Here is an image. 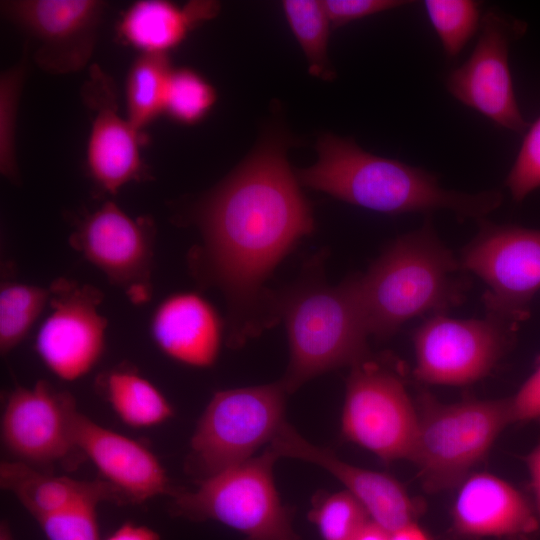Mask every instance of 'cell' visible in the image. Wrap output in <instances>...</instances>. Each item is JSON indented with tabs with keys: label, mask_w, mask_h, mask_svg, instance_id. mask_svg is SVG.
<instances>
[{
	"label": "cell",
	"mask_w": 540,
	"mask_h": 540,
	"mask_svg": "<svg viewBox=\"0 0 540 540\" xmlns=\"http://www.w3.org/2000/svg\"><path fill=\"white\" fill-rule=\"evenodd\" d=\"M202 242L190 253L196 277L228 308V342L241 345L274 322L265 282L314 229L311 206L278 138H268L192 210Z\"/></svg>",
	"instance_id": "1"
},
{
	"label": "cell",
	"mask_w": 540,
	"mask_h": 540,
	"mask_svg": "<svg viewBox=\"0 0 540 540\" xmlns=\"http://www.w3.org/2000/svg\"><path fill=\"white\" fill-rule=\"evenodd\" d=\"M318 159L297 173L300 184L349 204L398 215L449 210L458 218L484 219L502 203L497 190L465 193L443 188L429 171L369 153L354 140L324 134Z\"/></svg>",
	"instance_id": "2"
},
{
	"label": "cell",
	"mask_w": 540,
	"mask_h": 540,
	"mask_svg": "<svg viewBox=\"0 0 540 540\" xmlns=\"http://www.w3.org/2000/svg\"><path fill=\"white\" fill-rule=\"evenodd\" d=\"M464 272L428 219L398 237L364 274L353 276L369 335L386 339L414 318L447 314L465 299Z\"/></svg>",
	"instance_id": "3"
},
{
	"label": "cell",
	"mask_w": 540,
	"mask_h": 540,
	"mask_svg": "<svg viewBox=\"0 0 540 540\" xmlns=\"http://www.w3.org/2000/svg\"><path fill=\"white\" fill-rule=\"evenodd\" d=\"M287 330L290 361L281 380L287 393L312 378L368 357V337L353 276L330 286L315 274L276 298Z\"/></svg>",
	"instance_id": "4"
},
{
	"label": "cell",
	"mask_w": 540,
	"mask_h": 540,
	"mask_svg": "<svg viewBox=\"0 0 540 540\" xmlns=\"http://www.w3.org/2000/svg\"><path fill=\"white\" fill-rule=\"evenodd\" d=\"M417 410L418 429L410 461L429 493L458 487L512 424L509 398L445 404L422 393Z\"/></svg>",
	"instance_id": "5"
},
{
	"label": "cell",
	"mask_w": 540,
	"mask_h": 540,
	"mask_svg": "<svg viewBox=\"0 0 540 540\" xmlns=\"http://www.w3.org/2000/svg\"><path fill=\"white\" fill-rule=\"evenodd\" d=\"M277 459L267 448L261 456L199 480L194 490L176 491L170 511L192 521H218L245 540H300L292 512L282 504L274 484Z\"/></svg>",
	"instance_id": "6"
},
{
	"label": "cell",
	"mask_w": 540,
	"mask_h": 540,
	"mask_svg": "<svg viewBox=\"0 0 540 540\" xmlns=\"http://www.w3.org/2000/svg\"><path fill=\"white\" fill-rule=\"evenodd\" d=\"M286 393L281 381L216 392L191 438L189 472L203 480L250 459L285 421Z\"/></svg>",
	"instance_id": "7"
},
{
	"label": "cell",
	"mask_w": 540,
	"mask_h": 540,
	"mask_svg": "<svg viewBox=\"0 0 540 540\" xmlns=\"http://www.w3.org/2000/svg\"><path fill=\"white\" fill-rule=\"evenodd\" d=\"M343 435L385 462L410 460L418 410L400 376L369 357L351 367L342 411Z\"/></svg>",
	"instance_id": "8"
},
{
	"label": "cell",
	"mask_w": 540,
	"mask_h": 540,
	"mask_svg": "<svg viewBox=\"0 0 540 540\" xmlns=\"http://www.w3.org/2000/svg\"><path fill=\"white\" fill-rule=\"evenodd\" d=\"M480 230L463 248V269L485 284L488 315L515 325L529 315L540 290V230L479 220Z\"/></svg>",
	"instance_id": "9"
},
{
	"label": "cell",
	"mask_w": 540,
	"mask_h": 540,
	"mask_svg": "<svg viewBox=\"0 0 540 540\" xmlns=\"http://www.w3.org/2000/svg\"><path fill=\"white\" fill-rule=\"evenodd\" d=\"M514 325L486 318H426L412 336L417 380L446 386H464L486 377L508 349Z\"/></svg>",
	"instance_id": "10"
},
{
	"label": "cell",
	"mask_w": 540,
	"mask_h": 540,
	"mask_svg": "<svg viewBox=\"0 0 540 540\" xmlns=\"http://www.w3.org/2000/svg\"><path fill=\"white\" fill-rule=\"evenodd\" d=\"M526 30V22L489 10L482 16L473 52L445 81L455 99L514 133H525L529 123L515 96L509 52Z\"/></svg>",
	"instance_id": "11"
},
{
	"label": "cell",
	"mask_w": 540,
	"mask_h": 540,
	"mask_svg": "<svg viewBox=\"0 0 540 540\" xmlns=\"http://www.w3.org/2000/svg\"><path fill=\"white\" fill-rule=\"evenodd\" d=\"M155 232L148 217L132 218L115 202L106 201L78 223L69 243L132 302L143 303L152 292Z\"/></svg>",
	"instance_id": "12"
},
{
	"label": "cell",
	"mask_w": 540,
	"mask_h": 540,
	"mask_svg": "<svg viewBox=\"0 0 540 540\" xmlns=\"http://www.w3.org/2000/svg\"><path fill=\"white\" fill-rule=\"evenodd\" d=\"M49 288L52 310L38 330L35 350L54 375L74 381L88 374L103 354L108 326L98 310L103 294L65 278Z\"/></svg>",
	"instance_id": "13"
},
{
	"label": "cell",
	"mask_w": 540,
	"mask_h": 540,
	"mask_svg": "<svg viewBox=\"0 0 540 540\" xmlns=\"http://www.w3.org/2000/svg\"><path fill=\"white\" fill-rule=\"evenodd\" d=\"M105 6L99 0H6L1 12L29 38L41 69L65 75L90 61Z\"/></svg>",
	"instance_id": "14"
},
{
	"label": "cell",
	"mask_w": 540,
	"mask_h": 540,
	"mask_svg": "<svg viewBox=\"0 0 540 540\" xmlns=\"http://www.w3.org/2000/svg\"><path fill=\"white\" fill-rule=\"evenodd\" d=\"M77 411L73 396L46 380L31 388L16 387L1 417V439L17 461L44 467L68 460L76 452L72 435Z\"/></svg>",
	"instance_id": "15"
},
{
	"label": "cell",
	"mask_w": 540,
	"mask_h": 540,
	"mask_svg": "<svg viewBox=\"0 0 540 540\" xmlns=\"http://www.w3.org/2000/svg\"><path fill=\"white\" fill-rule=\"evenodd\" d=\"M83 95L94 116L87 142L86 163L91 179L111 195L126 184L148 178L140 152V132L118 110L112 79L91 67Z\"/></svg>",
	"instance_id": "16"
},
{
	"label": "cell",
	"mask_w": 540,
	"mask_h": 540,
	"mask_svg": "<svg viewBox=\"0 0 540 540\" xmlns=\"http://www.w3.org/2000/svg\"><path fill=\"white\" fill-rule=\"evenodd\" d=\"M269 448L278 457L300 459L328 471L363 505L370 519L390 533L415 522L417 505L399 481L341 460L331 450L308 442L287 422L280 426Z\"/></svg>",
	"instance_id": "17"
},
{
	"label": "cell",
	"mask_w": 540,
	"mask_h": 540,
	"mask_svg": "<svg viewBox=\"0 0 540 540\" xmlns=\"http://www.w3.org/2000/svg\"><path fill=\"white\" fill-rule=\"evenodd\" d=\"M72 435L78 451L92 461L124 504L177 491L155 454L140 442L97 424L78 410Z\"/></svg>",
	"instance_id": "18"
},
{
	"label": "cell",
	"mask_w": 540,
	"mask_h": 540,
	"mask_svg": "<svg viewBox=\"0 0 540 540\" xmlns=\"http://www.w3.org/2000/svg\"><path fill=\"white\" fill-rule=\"evenodd\" d=\"M454 529L468 537H521L539 527L534 506L506 480L471 473L459 486L452 507Z\"/></svg>",
	"instance_id": "19"
},
{
	"label": "cell",
	"mask_w": 540,
	"mask_h": 540,
	"mask_svg": "<svg viewBox=\"0 0 540 540\" xmlns=\"http://www.w3.org/2000/svg\"><path fill=\"white\" fill-rule=\"evenodd\" d=\"M222 330L215 308L194 292H179L165 298L150 323L151 336L166 356L200 368L215 363Z\"/></svg>",
	"instance_id": "20"
},
{
	"label": "cell",
	"mask_w": 540,
	"mask_h": 540,
	"mask_svg": "<svg viewBox=\"0 0 540 540\" xmlns=\"http://www.w3.org/2000/svg\"><path fill=\"white\" fill-rule=\"evenodd\" d=\"M218 10L213 1H191L181 7L166 0H139L125 10L117 30L140 54L168 55L191 29L213 18Z\"/></svg>",
	"instance_id": "21"
},
{
	"label": "cell",
	"mask_w": 540,
	"mask_h": 540,
	"mask_svg": "<svg viewBox=\"0 0 540 540\" xmlns=\"http://www.w3.org/2000/svg\"><path fill=\"white\" fill-rule=\"evenodd\" d=\"M0 485L36 520L85 500L124 504L121 495L104 480L80 481L54 476L20 461L1 463Z\"/></svg>",
	"instance_id": "22"
},
{
	"label": "cell",
	"mask_w": 540,
	"mask_h": 540,
	"mask_svg": "<svg viewBox=\"0 0 540 540\" xmlns=\"http://www.w3.org/2000/svg\"><path fill=\"white\" fill-rule=\"evenodd\" d=\"M96 387L120 420L130 427H155L174 415L164 394L131 366L120 365L103 372Z\"/></svg>",
	"instance_id": "23"
},
{
	"label": "cell",
	"mask_w": 540,
	"mask_h": 540,
	"mask_svg": "<svg viewBox=\"0 0 540 540\" xmlns=\"http://www.w3.org/2000/svg\"><path fill=\"white\" fill-rule=\"evenodd\" d=\"M173 67L168 55L139 54L125 82L126 117L139 131L164 113L168 79Z\"/></svg>",
	"instance_id": "24"
},
{
	"label": "cell",
	"mask_w": 540,
	"mask_h": 540,
	"mask_svg": "<svg viewBox=\"0 0 540 540\" xmlns=\"http://www.w3.org/2000/svg\"><path fill=\"white\" fill-rule=\"evenodd\" d=\"M50 288L4 282L0 288V351L6 355L27 336L45 305Z\"/></svg>",
	"instance_id": "25"
},
{
	"label": "cell",
	"mask_w": 540,
	"mask_h": 540,
	"mask_svg": "<svg viewBox=\"0 0 540 540\" xmlns=\"http://www.w3.org/2000/svg\"><path fill=\"white\" fill-rule=\"evenodd\" d=\"M289 26L316 77L329 76L327 46L330 20L323 1L286 0L282 3Z\"/></svg>",
	"instance_id": "26"
},
{
	"label": "cell",
	"mask_w": 540,
	"mask_h": 540,
	"mask_svg": "<svg viewBox=\"0 0 540 540\" xmlns=\"http://www.w3.org/2000/svg\"><path fill=\"white\" fill-rule=\"evenodd\" d=\"M428 19L449 58L460 54L480 29L481 3L474 0H425Z\"/></svg>",
	"instance_id": "27"
},
{
	"label": "cell",
	"mask_w": 540,
	"mask_h": 540,
	"mask_svg": "<svg viewBox=\"0 0 540 540\" xmlns=\"http://www.w3.org/2000/svg\"><path fill=\"white\" fill-rule=\"evenodd\" d=\"M216 91L201 74L188 68H173L167 84L164 113L180 124L193 125L211 111Z\"/></svg>",
	"instance_id": "28"
},
{
	"label": "cell",
	"mask_w": 540,
	"mask_h": 540,
	"mask_svg": "<svg viewBox=\"0 0 540 540\" xmlns=\"http://www.w3.org/2000/svg\"><path fill=\"white\" fill-rule=\"evenodd\" d=\"M25 75L26 61L22 59L0 76V172L12 182L19 179L15 134Z\"/></svg>",
	"instance_id": "29"
},
{
	"label": "cell",
	"mask_w": 540,
	"mask_h": 540,
	"mask_svg": "<svg viewBox=\"0 0 540 540\" xmlns=\"http://www.w3.org/2000/svg\"><path fill=\"white\" fill-rule=\"evenodd\" d=\"M309 517L324 540H352L371 520L363 505L347 490L319 499Z\"/></svg>",
	"instance_id": "30"
},
{
	"label": "cell",
	"mask_w": 540,
	"mask_h": 540,
	"mask_svg": "<svg viewBox=\"0 0 540 540\" xmlns=\"http://www.w3.org/2000/svg\"><path fill=\"white\" fill-rule=\"evenodd\" d=\"M99 503L85 500L36 521L47 540H101L96 512Z\"/></svg>",
	"instance_id": "31"
},
{
	"label": "cell",
	"mask_w": 540,
	"mask_h": 540,
	"mask_svg": "<svg viewBox=\"0 0 540 540\" xmlns=\"http://www.w3.org/2000/svg\"><path fill=\"white\" fill-rule=\"evenodd\" d=\"M505 185L520 202L540 188V116L529 124Z\"/></svg>",
	"instance_id": "32"
},
{
	"label": "cell",
	"mask_w": 540,
	"mask_h": 540,
	"mask_svg": "<svg viewBox=\"0 0 540 540\" xmlns=\"http://www.w3.org/2000/svg\"><path fill=\"white\" fill-rule=\"evenodd\" d=\"M409 1L402 0H327L323 1L327 16L334 27L346 25L364 17L388 11Z\"/></svg>",
	"instance_id": "33"
},
{
	"label": "cell",
	"mask_w": 540,
	"mask_h": 540,
	"mask_svg": "<svg viewBox=\"0 0 540 540\" xmlns=\"http://www.w3.org/2000/svg\"><path fill=\"white\" fill-rule=\"evenodd\" d=\"M511 422H526L540 419V366L509 397Z\"/></svg>",
	"instance_id": "34"
},
{
	"label": "cell",
	"mask_w": 540,
	"mask_h": 540,
	"mask_svg": "<svg viewBox=\"0 0 540 540\" xmlns=\"http://www.w3.org/2000/svg\"><path fill=\"white\" fill-rule=\"evenodd\" d=\"M105 540H160V537L149 527L126 522Z\"/></svg>",
	"instance_id": "35"
},
{
	"label": "cell",
	"mask_w": 540,
	"mask_h": 540,
	"mask_svg": "<svg viewBox=\"0 0 540 540\" xmlns=\"http://www.w3.org/2000/svg\"><path fill=\"white\" fill-rule=\"evenodd\" d=\"M531 485L534 494V509L540 524V444L536 446L526 457Z\"/></svg>",
	"instance_id": "36"
},
{
	"label": "cell",
	"mask_w": 540,
	"mask_h": 540,
	"mask_svg": "<svg viewBox=\"0 0 540 540\" xmlns=\"http://www.w3.org/2000/svg\"><path fill=\"white\" fill-rule=\"evenodd\" d=\"M390 540H432L416 522H411L390 534Z\"/></svg>",
	"instance_id": "37"
},
{
	"label": "cell",
	"mask_w": 540,
	"mask_h": 540,
	"mask_svg": "<svg viewBox=\"0 0 540 540\" xmlns=\"http://www.w3.org/2000/svg\"><path fill=\"white\" fill-rule=\"evenodd\" d=\"M390 532L370 520L352 540H390Z\"/></svg>",
	"instance_id": "38"
},
{
	"label": "cell",
	"mask_w": 540,
	"mask_h": 540,
	"mask_svg": "<svg viewBox=\"0 0 540 540\" xmlns=\"http://www.w3.org/2000/svg\"><path fill=\"white\" fill-rule=\"evenodd\" d=\"M0 540H14L8 524L4 521L0 525Z\"/></svg>",
	"instance_id": "39"
}]
</instances>
